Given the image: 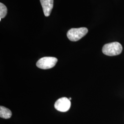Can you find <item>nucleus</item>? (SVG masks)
<instances>
[{"mask_svg": "<svg viewBox=\"0 0 124 124\" xmlns=\"http://www.w3.org/2000/svg\"><path fill=\"white\" fill-rule=\"evenodd\" d=\"M88 29L85 27L72 28L68 31L67 36L68 39L72 41H76L86 35Z\"/></svg>", "mask_w": 124, "mask_h": 124, "instance_id": "2", "label": "nucleus"}, {"mask_svg": "<svg viewBox=\"0 0 124 124\" xmlns=\"http://www.w3.org/2000/svg\"><path fill=\"white\" fill-rule=\"evenodd\" d=\"M69 100H71V98H69Z\"/></svg>", "mask_w": 124, "mask_h": 124, "instance_id": "8", "label": "nucleus"}, {"mask_svg": "<svg viewBox=\"0 0 124 124\" xmlns=\"http://www.w3.org/2000/svg\"><path fill=\"white\" fill-rule=\"evenodd\" d=\"M12 113L8 108L5 107L0 106V118L8 119L11 118Z\"/></svg>", "mask_w": 124, "mask_h": 124, "instance_id": "6", "label": "nucleus"}, {"mask_svg": "<svg viewBox=\"0 0 124 124\" xmlns=\"http://www.w3.org/2000/svg\"><path fill=\"white\" fill-rule=\"evenodd\" d=\"M122 46L118 42H113L104 45L102 52L105 55L109 56L118 55L122 51Z\"/></svg>", "mask_w": 124, "mask_h": 124, "instance_id": "1", "label": "nucleus"}, {"mask_svg": "<svg viewBox=\"0 0 124 124\" xmlns=\"http://www.w3.org/2000/svg\"><path fill=\"white\" fill-rule=\"evenodd\" d=\"M58 62L57 58L52 57H45L41 58L36 62V66L41 69L47 70L55 66Z\"/></svg>", "mask_w": 124, "mask_h": 124, "instance_id": "3", "label": "nucleus"}, {"mask_svg": "<svg viewBox=\"0 0 124 124\" xmlns=\"http://www.w3.org/2000/svg\"><path fill=\"white\" fill-rule=\"evenodd\" d=\"M43 13L46 17H48L53 8V0H40Z\"/></svg>", "mask_w": 124, "mask_h": 124, "instance_id": "5", "label": "nucleus"}, {"mask_svg": "<svg viewBox=\"0 0 124 124\" xmlns=\"http://www.w3.org/2000/svg\"><path fill=\"white\" fill-rule=\"evenodd\" d=\"M71 106V102L69 98L63 97L57 100L54 104L55 108L58 111L65 112L69 110Z\"/></svg>", "mask_w": 124, "mask_h": 124, "instance_id": "4", "label": "nucleus"}, {"mask_svg": "<svg viewBox=\"0 0 124 124\" xmlns=\"http://www.w3.org/2000/svg\"><path fill=\"white\" fill-rule=\"evenodd\" d=\"M8 12V9L5 5L0 3V21L6 16Z\"/></svg>", "mask_w": 124, "mask_h": 124, "instance_id": "7", "label": "nucleus"}]
</instances>
